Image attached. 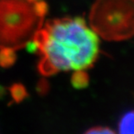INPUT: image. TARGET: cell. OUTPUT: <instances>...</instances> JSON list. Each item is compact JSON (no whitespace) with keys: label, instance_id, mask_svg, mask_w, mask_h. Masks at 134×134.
Segmentation results:
<instances>
[{"label":"cell","instance_id":"6da1fadb","mask_svg":"<svg viewBox=\"0 0 134 134\" xmlns=\"http://www.w3.org/2000/svg\"><path fill=\"white\" fill-rule=\"evenodd\" d=\"M32 40L44 77L92 67L99 54V38L84 18H62L43 23Z\"/></svg>","mask_w":134,"mask_h":134},{"label":"cell","instance_id":"7a4b0ae2","mask_svg":"<svg viewBox=\"0 0 134 134\" xmlns=\"http://www.w3.org/2000/svg\"><path fill=\"white\" fill-rule=\"evenodd\" d=\"M48 4L42 0H0V49H23L44 23Z\"/></svg>","mask_w":134,"mask_h":134},{"label":"cell","instance_id":"3957f363","mask_svg":"<svg viewBox=\"0 0 134 134\" xmlns=\"http://www.w3.org/2000/svg\"><path fill=\"white\" fill-rule=\"evenodd\" d=\"M89 22L94 32L105 40L130 38L134 35V0H96Z\"/></svg>","mask_w":134,"mask_h":134},{"label":"cell","instance_id":"277c9868","mask_svg":"<svg viewBox=\"0 0 134 134\" xmlns=\"http://www.w3.org/2000/svg\"><path fill=\"white\" fill-rule=\"evenodd\" d=\"M119 133H134V111H129L121 117L119 122Z\"/></svg>","mask_w":134,"mask_h":134},{"label":"cell","instance_id":"5b68a950","mask_svg":"<svg viewBox=\"0 0 134 134\" xmlns=\"http://www.w3.org/2000/svg\"><path fill=\"white\" fill-rule=\"evenodd\" d=\"M71 84L75 89H84L88 86L89 77L84 70H76L73 73L71 78Z\"/></svg>","mask_w":134,"mask_h":134},{"label":"cell","instance_id":"8992f818","mask_svg":"<svg viewBox=\"0 0 134 134\" xmlns=\"http://www.w3.org/2000/svg\"><path fill=\"white\" fill-rule=\"evenodd\" d=\"M16 59V55L15 51L3 48L0 49V66L7 68L11 66Z\"/></svg>","mask_w":134,"mask_h":134},{"label":"cell","instance_id":"52a82bcc","mask_svg":"<svg viewBox=\"0 0 134 134\" xmlns=\"http://www.w3.org/2000/svg\"><path fill=\"white\" fill-rule=\"evenodd\" d=\"M10 92L11 98L13 101L16 103H20L24 99L26 98L28 96V92L22 84H14L10 87Z\"/></svg>","mask_w":134,"mask_h":134},{"label":"cell","instance_id":"ba28073f","mask_svg":"<svg viewBox=\"0 0 134 134\" xmlns=\"http://www.w3.org/2000/svg\"><path fill=\"white\" fill-rule=\"evenodd\" d=\"M115 132L112 129L105 126H96V127H93L91 129L87 130L86 133L88 134H103V133H107V134H112L114 133Z\"/></svg>","mask_w":134,"mask_h":134},{"label":"cell","instance_id":"9c48e42d","mask_svg":"<svg viewBox=\"0 0 134 134\" xmlns=\"http://www.w3.org/2000/svg\"><path fill=\"white\" fill-rule=\"evenodd\" d=\"M48 84L47 83V80H45V79H42V80H40L39 84H38V86H37L38 92L44 94L48 92Z\"/></svg>","mask_w":134,"mask_h":134}]
</instances>
